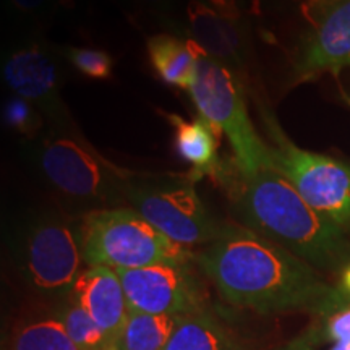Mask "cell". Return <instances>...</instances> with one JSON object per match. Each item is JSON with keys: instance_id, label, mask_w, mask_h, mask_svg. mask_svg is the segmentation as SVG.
Segmentation results:
<instances>
[{"instance_id": "cell-1", "label": "cell", "mask_w": 350, "mask_h": 350, "mask_svg": "<svg viewBox=\"0 0 350 350\" xmlns=\"http://www.w3.org/2000/svg\"><path fill=\"white\" fill-rule=\"evenodd\" d=\"M196 261L219 295L239 308L273 314L326 312L349 304L313 266L248 227L226 226Z\"/></svg>"}, {"instance_id": "cell-2", "label": "cell", "mask_w": 350, "mask_h": 350, "mask_svg": "<svg viewBox=\"0 0 350 350\" xmlns=\"http://www.w3.org/2000/svg\"><path fill=\"white\" fill-rule=\"evenodd\" d=\"M245 227L287 248L319 269L347 261L345 232L319 214L278 170L265 167L245 175L237 165L222 182Z\"/></svg>"}, {"instance_id": "cell-3", "label": "cell", "mask_w": 350, "mask_h": 350, "mask_svg": "<svg viewBox=\"0 0 350 350\" xmlns=\"http://www.w3.org/2000/svg\"><path fill=\"white\" fill-rule=\"evenodd\" d=\"M28 154L39 177L64 198L83 204L125 201L130 170L106 159L75 126H46L31 139Z\"/></svg>"}, {"instance_id": "cell-4", "label": "cell", "mask_w": 350, "mask_h": 350, "mask_svg": "<svg viewBox=\"0 0 350 350\" xmlns=\"http://www.w3.org/2000/svg\"><path fill=\"white\" fill-rule=\"evenodd\" d=\"M80 229L88 266L137 269L157 262H188L193 256L131 208L91 209L83 216Z\"/></svg>"}, {"instance_id": "cell-5", "label": "cell", "mask_w": 350, "mask_h": 350, "mask_svg": "<svg viewBox=\"0 0 350 350\" xmlns=\"http://www.w3.org/2000/svg\"><path fill=\"white\" fill-rule=\"evenodd\" d=\"M258 113L268 143L271 167L284 175L310 206L344 232L349 230L350 164L297 146L262 100H258Z\"/></svg>"}, {"instance_id": "cell-6", "label": "cell", "mask_w": 350, "mask_h": 350, "mask_svg": "<svg viewBox=\"0 0 350 350\" xmlns=\"http://www.w3.org/2000/svg\"><path fill=\"white\" fill-rule=\"evenodd\" d=\"M188 94L201 119L211 125L217 137L224 133L229 139L240 172L250 175L269 167L268 143L250 119L242 77L201 54Z\"/></svg>"}, {"instance_id": "cell-7", "label": "cell", "mask_w": 350, "mask_h": 350, "mask_svg": "<svg viewBox=\"0 0 350 350\" xmlns=\"http://www.w3.org/2000/svg\"><path fill=\"white\" fill-rule=\"evenodd\" d=\"M124 195L129 208L182 247L213 243L226 229L208 211L188 175L130 172Z\"/></svg>"}, {"instance_id": "cell-8", "label": "cell", "mask_w": 350, "mask_h": 350, "mask_svg": "<svg viewBox=\"0 0 350 350\" xmlns=\"http://www.w3.org/2000/svg\"><path fill=\"white\" fill-rule=\"evenodd\" d=\"M25 279L49 294L72 291L85 262L80 226L57 214H39L26 224L18 242Z\"/></svg>"}, {"instance_id": "cell-9", "label": "cell", "mask_w": 350, "mask_h": 350, "mask_svg": "<svg viewBox=\"0 0 350 350\" xmlns=\"http://www.w3.org/2000/svg\"><path fill=\"white\" fill-rule=\"evenodd\" d=\"M2 78L13 96L38 107L47 126H75L62 99L64 73L59 51L39 39H26L3 54Z\"/></svg>"}, {"instance_id": "cell-10", "label": "cell", "mask_w": 350, "mask_h": 350, "mask_svg": "<svg viewBox=\"0 0 350 350\" xmlns=\"http://www.w3.org/2000/svg\"><path fill=\"white\" fill-rule=\"evenodd\" d=\"M116 273L131 312L183 317L201 310L198 282L188 273L187 262H157Z\"/></svg>"}, {"instance_id": "cell-11", "label": "cell", "mask_w": 350, "mask_h": 350, "mask_svg": "<svg viewBox=\"0 0 350 350\" xmlns=\"http://www.w3.org/2000/svg\"><path fill=\"white\" fill-rule=\"evenodd\" d=\"M350 68V0H314L294 62L295 83Z\"/></svg>"}, {"instance_id": "cell-12", "label": "cell", "mask_w": 350, "mask_h": 350, "mask_svg": "<svg viewBox=\"0 0 350 350\" xmlns=\"http://www.w3.org/2000/svg\"><path fill=\"white\" fill-rule=\"evenodd\" d=\"M185 18L187 38L191 39L209 59L242 77L250 54L247 21L219 15L200 0H190L187 3Z\"/></svg>"}, {"instance_id": "cell-13", "label": "cell", "mask_w": 350, "mask_h": 350, "mask_svg": "<svg viewBox=\"0 0 350 350\" xmlns=\"http://www.w3.org/2000/svg\"><path fill=\"white\" fill-rule=\"evenodd\" d=\"M70 294L98 323L113 350H122V336L131 310L119 274L104 266H88L77 278Z\"/></svg>"}, {"instance_id": "cell-14", "label": "cell", "mask_w": 350, "mask_h": 350, "mask_svg": "<svg viewBox=\"0 0 350 350\" xmlns=\"http://www.w3.org/2000/svg\"><path fill=\"white\" fill-rule=\"evenodd\" d=\"M174 129V144L177 154L191 165L187 175L191 182H198L204 177H211L221 185L229 172L232 163L227 164L219 157L217 133L211 125L201 117L188 122L177 113H164Z\"/></svg>"}, {"instance_id": "cell-15", "label": "cell", "mask_w": 350, "mask_h": 350, "mask_svg": "<svg viewBox=\"0 0 350 350\" xmlns=\"http://www.w3.org/2000/svg\"><path fill=\"white\" fill-rule=\"evenodd\" d=\"M146 46L150 64L159 80L169 86L190 91L203 51L191 39L170 33L154 34L148 39Z\"/></svg>"}, {"instance_id": "cell-16", "label": "cell", "mask_w": 350, "mask_h": 350, "mask_svg": "<svg viewBox=\"0 0 350 350\" xmlns=\"http://www.w3.org/2000/svg\"><path fill=\"white\" fill-rule=\"evenodd\" d=\"M165 350H240L216 319L204 312L183 314Z\"/></svg>"}, {"instance_id": "cell-17", "label": "cell", "mask_w": 350, "mask_h": 350, "mask_svg": "<svg viewBox=\"0 0 350 350\" xmlns=\"http://www.w3.org/2000/svg\"><path fill=\"white\" fill-rule=\"evenodd\" d=\"M180 317L131 312L122 336V350H165Z\"/></svg>"}, {"instance_id": "cell-18", "label": "cell", "mask_w": 350, "mask_h": 350, "mask_svg": "<svg viewBox=\"0 0 350 350\" xmlns=\"http://www.w3.org/2000/svg\"><path fill=\"white\" fill-rule=\"evenodd\" d=\"M57 318L62 321L68 336L80 350H113L98 323L73 299L60 308Z\"/></svg>"}, {"instance_id": "cell-19", "label": "cell", "mask_w": 350, "mask_h": 350, "mask_svg": "<svg viewBox=\"0 0 350 350\" xmlns=\"http://www.w3.org/2000/svg\"><path fill=\"white\" fill-rule=\"evenodd\" d=\"M12 350H80L59 318L41 319L16 334Z\"/></svg>"}, {"instance_id": "cell-20", "label": "cell", "mask_w": 350, "mask_h": 350, "mask_svg": "<svg viewBox=\"0 0 350 350\" xmlns=\"http://www.w3.org/2000/svg\"><path fill=\"white\" fill-rule=\"evenodd\" d=\"M2 120L7 129L16 131L28 139L39 137L46 126V119L38 111V107H34L26 99L13 94L3 103Z\"/></svg>"}, {"instance_id": "cell-21", "label": "cell", "mask_w": 350, "mask_h": 350, "mask_svg": "<svg viewBox=\"0 0 350 350\" xmlns=\"http://www.w3.org/2000/svg\"><path fill=\"white\" fill-rule=\"evenodd\" d=\"M62 57L77 72L91 80H111L113 59L103 49L68 46L62 49Z\"/></svg>"}, {"instance_id": "cell-22", "label": "cell", "mask_w": 350, "mask_h": 350, "mask_svg": "<svg viewBox=\"0 0 350 350\" xmlns=\"http://www.w3.org/2000/svg\"><path fill=\"white\" fill-rule=\"evenodd\" d=\"M137 3L138 8L142 10L148 12L150 15L156 16L159 18L165 26L172 28L177 36H185L187 38V31H185V26L177 23L172 18V13L175 10V0H133Z\"/></svg>"}, {"instance_id": "cell-23", "label": "cell", "mask_w": 350, "mask_h": 350, "mask_svg": "<svg viewBox=\"0 0 350 350\" xmlns=\"http://www.w3.org/2000/svg\"><path fill=\"white\" fill-rule=\"evenodd\" d=\"M7 8L21 21H41L51 13L49 0H7Z\"/></svg>"}, {"instance_id": "cell-24", "label": "cell", "mask_w": 350, "mask_h": 350, "mask_svg": "<svg viewBox=\"0 0 350 350\" xmlns=\"http://www.w3.org/2000/svg\"><path fill=\"white\" fill-rule=\"evenodd\" d=\"M326 338L334 342L350 340V301L329 314L326 321Z\"/></svg>"}, {"instance_id": "cell-25", "label": "cell", "mask_w": 350, "mask_h": 350, "mask_svg": "<svg viewBox=\"0 0 350 350\" xmlns=\"http://www.w3.org/2000/svg\"><path fill=\"white\" fill-rule=\"evenodd\" d=\"M204 3L217 12L219 15L227 16L232 20H242V8H240L239 0H204Z\"/></svg>"}, {"instance_id": "cell-26", "label": "cell", "mask_w": 350, "mask_h": 350, "mask_svg": "<svg viewBox=\"0 0 350 350\" xmlns=\"http://www.w3.org/2000/svg\"><path fill=\"white\" fill-rule=\"evenodd\" d=\"M317 342H318L317 334L308 332V334H304L301 338L292 340V342H288L287 345H284V347L278 350H314Z\"/></svg>"}, {"instance_id": "cell-27", "label": "cell", "mask_w": 350, "mask_h": 350, "mask_svg": "<svg viewBox=\"0 0 350 350\" xmlns=\"http://www.w3.org/2000/svg\"><path fill=\"white\" fill-rule=\"evenodd\" d=\"M339 292L347 301H350V261L345 262L342 268V273H340V287Z\"/></svg>"}, {"instance_id": "cell-28", "label": "cell", "mask_w": 350, "mask_h": 350, "mask_svg": "<svg viewBox=\"0 0 350 350\" xmlns=\"http://www.w3.org/2000/svg\"><path fill=\"white\" fill-rule=\"evenodd\" d=\"M49 7H51V13L60 12V10L70 12L73 7H75V2H73V0H49Z\"/></svg>"}, {"instance_id": "cell-29", "label": "cell", "mask_w": 350, "mask_h": 350, "mask_svg": "<svg viewBox=\"0 0 350 350\" xmlns=\"http://www.w3.org/2000/svg\"><path fill=\"white\" fill-rule=\"evenodd\" d=\"M329 350H350V340H342V342H334Z\"/></svg>"}, {"instance_id": "cell-30", "label": "cell", "mask_w": 350, "mask_h": 350, "mask_svg": "<svg viewBox=\"0 0 350 350\" xmlns=\"http://www.w3.org/2000/svg\"><path fill=\"white\" fill-rule=\"evenodd\" d=\"M200 2H204V0H200Z\"/></svg>"}]
</instances>
